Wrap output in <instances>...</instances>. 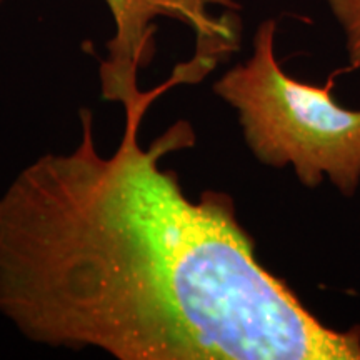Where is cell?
I'll list each match as a JSON object with an SVG mask.
<instances>
[{"label": "cell", "instance_id": "cell-5", "mask_svg": "<svg viewBox=\"0 0 360 360\" xmlns=\"http://www.w3.org/2000/svg\"><path fill=\"white\" fill-rule=\"evenodd\" d=\"M0 2H2V0H0Z\"/></svg>", "mask_w": 360, "mask_h": 360}, {"label": "cell", "instance_id": "cell-1", "mask_svg": "<svg viewBox=\"0 0 360 360\" xmlns=\"http://www.w3.org/2000/svg\"><path fill=\"white\" fill-rule=\"evenodd\" d=\"M170 77L125 109L114 154L82 141L44 154L0 197V314L53 347L120 360H360V327L332 330L255 259L227 193L191 200L165 154L195 142L175 124L142 148L143 115Z\"/></svg>", "mask_w": 360, "mask_h": 360}, {"label": "cell", "instance_id": "cell-3", "mask_svg": "<svg viewBox=\"0 0 360 360\" xmlns=\"http://www.w3.org/2000/svg\"><path fill=\"white\" fill-rule=\"evenodd\" d=\"M115 24L101 62L102 97L124 109L142 102L148 92L139 89V70L155 52L157 19H172L195 35V53L188 60L202 80L220 62L240 49L242 25L237 0H105Z\"/></svg>", "mask_w": 360, "mask_h": 360}, {"label": "cell", "instance_id": "cell-2", "mask_svg": "<svg viewBox=\"0 0 360 360\" xmlns=\"http://www.w3.org/2000/svg\"><path fill=\"white\" fill-rule=\"evenodd\" d=\"M277 22L264 20L254 35V52L227 70L214 92L238 114L252 154L269 165H292L307 187L323 177L354 195L360 184V110L335 102L334 77L323 87L299 82L276 57Z\"/></svg>", "mask_w": 360, "mask_h": 360}, {"label": "cell", "instance_id": "cell-4", "mask_svg": "<svg viewBox=\"0 0 360 360\" xmlns=\"http://www.w3.org/2000/svg\"><path fill=\"white\" fill-rule=\"evenodd\" d=\"M345 35L350 69H360V0H326Z\"/></svg>", "mask_w": 360, "mask_h": 360}]
</instances>
